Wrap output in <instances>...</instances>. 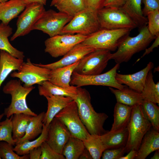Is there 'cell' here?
<instances>
[{
  "label": "cell",
  "instance_id": "6da1fadb",
  "mask_svg": "<svg viewBox=\"0 0 159 159\" xmlns=\"http://www.w3.org/2000/svg\"><path fill=\"white\" fill-rule=\"evenodd\" d=\"M76 102L80 119L90 134L102 135L107 132L103 125L108 116L105 113H98L91 103L88 91L82 87H77V95L74 100Z\"/></svg>",
  "mask_w": 159,
  "mask_h": 159
},
{
  "label": "cell",
  "instance_id": "7a4b0ae2",
  "mask_svg": "<svg viewBox=\"0 0 159 159\" xmlns=\"http://www.w3.org/2000/svg\"><path fill=\"white\" fill-rule=\"evenodd\" d=\"M136 36L128 35L125 37L118 45L117 50L112 53L111 59L117 64L127 62L135 54L145 50L155 37L149 32L146 26L140 29Z\"/></svg>",
  "mask_w": 159,
  "mask_h": 159
},
{
  "label": "cell",
  "instance_id": "3957f363",
  "mask_svg": "<svg viewBox=\"0 0 159 159\" xmlns=\"http://www.w3.org/2000/svg\"><path fill=\"white\" fill-rule=\"evenodd\" d=\"M34 88L33 86H22L19 80H11L8 81L3 87V91L4 93L11 95V102L9 105L4 110V115L7 118L14 114L19 113L32 116L37 115L28 107L26 102V97Z\"/></svg>",
  "mask_w": 159,
  "mask_h": 159
},
{
  "label": "cell",
  "instance_id": "277c9868",
  "mask_svg": "<svg viewBox=\"0 0 159 159\" xmlns=\"http://www.w3.org/2000/svg\"><path fill=\"white\" fill-rule=\"evenodd\" d=\"M131 30L127 29H100L87 37L81 42L95 50L115 51L122 40L129 34Z\"/></svg>",
  "mask_w": 159,
  "mask_h": 159
},
{
  "label": "cell",
  "instance_id": "5b68a950",
  "mask_svg": "<svg viewBox=\"0 0 159 159\" xmlns=\"http://www.w3.org/2000/svg\"><path fill=\"white\" fill-rule=\"evenodd\" d=\"M127 127L128 134L125 150V153H127L132 150H138L144 135L152 127L143 114L141 105L133 107Z\"/></svg>",
  "mask_w": 159,
  "mask_h": 159
},
{
  "label": "cell",
  "instance_id": "8992f818",
  "mask_svg": "<svg viewBox=\"0 0 159 159\" xmlns=\"http://www.w3.org/2000/svg\"><path fill=\"white\" fill-rule=\"evenodd\" d=\"M97 12L87 9L78 13L64 27L61 34H77L87 36L100 29Z\"/></svg>",
  "mask_w": 159,
  "mask_h": 159
},
{
  "label": "cell",
  "instance_id": "52a82bcc",
  "mask_svg": "<svg viewBox=\"0 0 159 159\" xmlns=\"http://www.w3.org/2000/svg\"><path fill=\"white\" fill-rule=\"evenodd\" d=\"M97 13L101 29H127L131 30L137 27L135 23L121 8L103 7Z\"/></svg>",
  "mask_w": 159,
  "mask_h": 159
},
{
  "label": "cell",
  "instance_id": "ba28073f",
  "mask_svg": "<svg viewBox=\"0 0 159 159\" xmlns=\"http://www.w3.org/2000/svg\"><path fill=\"white\" fill-rule=\"evenodd\" d=\"M112 53L109 50L96 49L87 54L79 62L74 72L82 75L100 74L106 67Z\"/></svg>",
  "mask_w": 159,
  "mask_h": 159
},
{
  "label": "cell",
  "instance_id": "9c48e42d",
  "mask_svg": "<svg viewBox=\"0 0 159 159\" xmlns=\"http://www.w3.org/2000/svg\"><path fill=\"white\" fill-rule=\"evenodd\" d=\"M72 18L66 13L52 9L45 10L34 25L32 30L42 31L50 37L61 34L64 27Z\"/></svg>",
  "mask_w": 159,
  "mask_h": 159
},
{
  "label": "cell",
  "instance_id": "30bf717a",
  "mask_svg": "<svg viewBox=\"0 0 159 159\" xmlns=\"http://www.w3.org/2000/svg\"><path fill=\"white\" fill-rule=\"evenodd\" d=\"M120 66V64L116 63L108 71L97 75H82L74 72L71 76L70 85L77 87L88 85H101L121 89L125 85L119 83L115 78L117 71Z\"/></svg>",
  "mask_w": 159,
  "mask_h": 159
},
{
  "label": "cell",
  "instance_id": "8fae6325",
  "mask_svg": "<svg viewBox=\"0 0 159 159\" xmlns=\"http://www.w3.org/2000/svg\"><path fill=\"white\" fill-rule=\"evenodd\" d=\"M67 127L71 136L85 140L90 134L79 115L76 102L73 100L55 117Z\"/></svg>",
  "mask_w": 159,
  "mask_h": 159
},
{
  "label": "cell",
  "instance_id": "7c38bea8",
  "mask_svg": "<svg viewBox=\"0 0 159 159\" xmlns=\"http://www.w3.org/2000/svg\"><path fill=\"white\" fill-rule=\"evenodd\" d=\"M87 37L77 34H64L49 37L44 42L45 52L54 58L63 56Z\"/></svg>",
  "mask_w": 159,
  "mask_h": 159
},
{
  "label": "cell",
  "instance_id": "4fadbf2b",
  "mask_svg": "<svg viewBox=\"0 0 159 159\" xmlns=\"http://www.w3.org/2000/svg\"><path fill=\"white\" fill-rule=\"evenodd\" d=\"M51 70L32 63L30 59L22 63L19 69L10 74V76L17 78L24 82L23 86L30 87L35 84L39 85L44 81H49Z\"/></svg>",
  "mask_w": 159,
  "mask_h": 159
},
{
  "label": "cell",
  "instance_id": "5bb4252c",
  "mask_svg": "<svg viewBox=\"0 0 159 159\" xmlns=\"http://www.w3.org/2000/svg\"><path fill=\"white\" fill-rule=\"evenodd\" d=\"M45 10L44 5L37 2L27 4L18 16L16 29L11 38V41H13L18 37L29 33Z\"/></svg>",
  "mask_w": 159,
  "mask_h": 159
},
{
  "label": "cell",
  "instance_id": "9a60e30c",
  "mask_svg": "<svg viewBox=\"0 0 159 159\" xmlns=\"http://www.w3.org/2000/svg\"><path fill=\"white\" fill-rule=\"evenodd\" d=\"M71 136L65 126L54 117L48 126L46 141L54 151L62 154L64 146Z\"/></svg>",
  "mask_w": 159,
  "mask_h": 159
},
{
  "label": "cell",
  "instance_id": "2e32d148",
  "mask_svg": "<svg viewBox=\"0 0 159 159\" xmlns=\"http://www.w3.org/2000/svg\"><path fill=\"white\" fill-rule=\"evenodd\" d=\"M95 49L81 43L75 46L71 50L63 56L59 60L52 63L36 65L52 70L69 65L79 61L85 55Z\"/></svg>",
  "mask_w": 159,
  "mask_h": 159
},
{
  "label": "cell",
  "instance_id": "e0dca14e",
  "mask_svg": "<svg viewBox=\"0 0 159 159\" xmlns=\"http://www.w3.org/2000/svg\"><path fill=\"white\" fill-rule=\"evenodd\" d=\"M154 67L153 63L150 62L145 68L138 72L127 74L117 73L115 78L120 84H125L131 89L141 93L144 86L147 75Z\"/></svg>",
  "mask_w": 159,
  "mask_h": 159
},
{
  "label": "cell",
  "instance_id": "ac0fdd59",
  "mask_svg": "<svg viewBox=\"0 0 159 159\" xmlns=\"http://www.w3.org/2000/svg\"><path fill=\"white\" fill-rule=\"evenodd\" d=\"M45 97L48 107L43 122L46 126L48 127L56 115L74 99L70 97L60 95H51Z\"/></svg>",
  "mask_w": 159,
  "mask_h": 159
},
{
  "label": "cell",
  "instance_id": "d6986e66",
  "mask_svg": "<svg viewBox=\"0 0 159 159\" xmlns=\"http://www.w3.org/2000/svg\"><path fill=\"white\" fill-rule=\"evenodd\" d=\"M159 131L152 127L143 138L135 159H145L152 152L159 149Z\"/></svg>",
  "mask_w": 159,
  "mask_h": 159
},
{
  "label": "cell",
  "instance_id": "ffe728a7",
  "mask_svg": "<svg viewBox=\"0 0 159 159\" xmlns=\"http://www.w3.org/2000/svg\"><path fill=\"white\" fill-rule=\"evenodd\" d=\"M26 5L24 0H9L0 4V20L3 24L8 25L23 11Z\"/></svg>",
  "mask_w": 159,
  "mask_h": 159
},
{
  "label": "cell",
  "instance_id": "44dd1931",
  "mask_svg": "<svg viewBox=\"0 0 159 159\" xmlns=\"http://www.w3.org/2000/svg\"><path fill=\"white\" fill-rule=\"evenodd\" d=\"M76 87L70 85L67 87L55 85L49 81L43 82L38 85L39 94L44 97L51 95H60L70 97L74 100L77 95Z\"/></svg>",
  "mask_w": 159,
  "mask_h": 159
},
{
  "label": "cell",
  "instance_id": "7402d4cb",
  "mask_svg": "<svg viewBox=\"0 0 159 159\" xmlns=\"http://www.w3.org/2000/svg\"><path fill=\"white\" fill-rule=\"evenodd\" d=\"M23 59L13 56L4 50L0 51V88L2 83L13 71H19Z\"/></svg>",
  "mask_w": 159,
  "mask_h": 159
},
{
  "label": "cell",
  "instance_id": "603a6c76",
  "mask_svg": "<svg viewBox=\"0 0 159 159\" xmlns=\"http://www.w3.org/2000/svg\"><path fill=\"white\" fill-rule=\"evenodd\" d=\"M142 0H127L121 9L135 23L139 29L147 26V18L143 14L141 4Z\"/></svg>",
  "mask_w": 159,
  "mask_h": 159
},
{
  "label": "cell",
  "instance_id": "cb8c5ba5",
  "mask_svg": "<svg viewBox=\"0 0 159 159\" xmlns=\"http://www.w3.org/2000/svg\"><path fill=\"white\" fill-rule=\"evenodd\" d=\"M110 91L115 96L117 102L129 106L141 105L143 99L141 93L129 88L126 85L121 89L109 87Z\"/></svg>",
  "mask_w": 159,
  "mask_h": 159
},
{
  "label": "cell",
  "instance_id": "d4e9b609",
  "mask_svg": "<svg viewBox=\"0 0 159 159\" xmlns=\"http://www.w3.org/2000/svg\"><path fill=\"white\" fill-rule=\"evenodd\" d=\"M128 134L127 127L116 131H108L100 135V138L106 150L125 147L127 141Z\"/></svg>",
  "mask_w": 159,
  "mask_h": 159
},
{
  "label": "cell",
  "instance_id": "484cf974",
  "mask_svg": "<svg viewBox=\"0 0 159 159\" xmlns=\"http://www.w3.org/2000/svg\"><path fill=\"white\" fill-rule=\"evenodd\" d=\"M133 107L117 102L114 107V122L110 131H118L127 127L130 119Z\"/></svg>",
  "mask_w": 159,
  "mask_h": 159
},
{
  "label": "cell",
  "instance_id": "4316f807",
  "mask_svg": "<svg viewBox=\"0 0 159 159\" xmlns=\"http://www.w3.org/2000/svg\"><path fill=\"white\" fill-rule=\"evenodd\" d=\"M78 62L51 70L49 81L58 86L64 87L69 86L72 74Z\"/></svg>",
  "mask_w": 159,
  "mask_h": 159
},
{
  "label": "cell",
  "instance_id": "83f0119b",
  "mask_svg": "<svg viewBox=\"0 0 159 159\" xmlns=\"http://www.w3.org/2000/svg\"><path fill=\"white\" fill-rule=\"evenodd\" d=\"M50 6L73 17L87 9L83 0H52Z\"/></svg>",
  "mask_w": 159,
  "mask_h": 159
},
{
  "label": "cell",
  "instance_id": "f1b7e54d",
  "mask_svg": "<svg viewBox=\"0 0 159 159\" xmlns=\"http://www.w3.org/2000/svg\"><path fill=\"white\" fill-rule=\"evenodd\" d=\"M13 29L9 25L0 24V50L9 53L17 58L24 59V52L14 47L10 44L8 37L12 34Z\"/></svg>",
  "mask_w": 159,
  "mask_h": 159
},
{
  "label": "cell",
  "instance_id": "f546056e",
  "mask_svg": "<svg viewBox=\"0 0 159 159\" xmlns=\"http://www.w3.org/2000/svg\"><path fill=\"white\" fill-rule=\"evenodd\" d=\"M32 116L23 113L15 114L12 115V137L16 143L24 135Z\"/></svg>",
  "mask_w": 159,
  "mask_h": 159
},
{
  "label": "cell",
  "instance_id": "4dcf8cb0",
  "mask_svg": "<svg viewBox=\"0 0 159 159\" xmlns=\"http://www.w3.org/2000/svg\"><path fill=\"white\" fill-rule=\"evenodd\" d=\"M45 113L43 112L38 115L32 116L24 135L16 142V144L25 141L33 140L41 134L43 130V120Z\"/></svg>",
  "mask_w": 159,
  "mask_h": 159
},
{
  "label": "cell",
  "instance_id": "1f68e13d",
  "mask_svg": "<svg viewBox=\"0 0 159 159\" xmlns=\"http://www.w3.org/2000/svg\"><path fill=\"white\" fill-rule=\"evenodd\" d=\"M144 100L159 103V82H154L152 70L148 72L141 93Z\"/></svg>",
  "mask_w": 159,
  "mask_h": 159
},
{
  "label": "cell",
  "instance_id": "d6a6232c",
  "mask_svg": "<svg viewBox=\"0 0 159 159\" xmlns=\"http://www.w3.org/2000/svg\"><path fill=\"white\" fill-rule=\"evenodd\" d=\"M48 128V127L43 124L42 131L39 137L31 141H25L16 144L15 147L13 148L14 151L20 155L28 154L30 150L40 146L44 142L46 141Z\"/></svg>",
  "mask_w": 159,
  "mask_h": 159
},
{
  "label": "cell",
  "instance_id": "836d02e7",
  "mask_svg": "<svg viewBox=\"0 0 159 159\" xmlns=\"http://www.w3.org/2000/svg\"><path fill=\"white\" fill-rule=\"evenodd\" d=\"M85 148L82 140L71 136L64 146L62 154L66 159H78Z\"/></svg>",
  "mask_w": 159,
  "mask_h": 159
},
{
  "label": "cell",
  "instance_id": "e575fe53",
  "mask_svg": "<svg viewBox=\"0 0 159 159\" xmlns=\"http://www.w3.org/2000/svg\"><path fill=\"white\" fill-rule=\"evenodd\" d=\"M85 147L89 151L93 159H100L105 150L100 135L89 134L83 141Z\"/></svg>",
  "mask_w": 159,
  "mask_h": 159
},
{
  "label": "cell",
  "instance_id": "d590c367",
  "mask_svg": "<svg viewBox=\"0 0 159 159\" xmlns=\"http://www.w3.org/2000/svg\"><path fill=\"white\" fill-rule=\"evenodd\" d=\"M141 106L143 114L152 127L159 131V106L155 103L145 100H143Z\"/></svg>",
  "mask_w": 159,
  "mask_h": 159
},
{
  "label": "cell",
  "instance_id": "8d00e7d4",
  "mask_svg": "<svg viewBox=\"0 0 159 159\" xmlns=\"http://www.w3.org/2000/svg\"><path fill=\"white\" fill-rule=\"evenodd\" d=\"M12 115L4 121L0 122V142L5 141L12 146L16 144L12 137Z\"/></svg>",
  "mask_w": 159,
  "mask_h": 159
},
{
  "label": "cell",
  "instance_id": "74e56055",
  "mask_svg": "<svg viewBox=\"0 0 159 159\" xmlns=\"http://www.w3.org/2000/svg\"><path fill=\"white\" fill-rule=\"evenodd\" d=\"M13 146L5 141L0 142V155L3 159H28V154L20 155L15 153Z\"/></svg>",
  "mask_w": 159,
  "mask_h": 159
},
{
  "label": "cell",
  "instance_id": "f35d334b",
  "mask_svg": "<svg viewBox=\"0 0 159 159\" xmlns=\"http://www.w3.org/2000/svg\"><path fill=\"white\" fill-rule=\"evenodd\" d=\"M148 29L150 33L156 37L159 35V9L148 13Z\"/></svg>",
  "mask_w": 159,
  "mask_h": 159
},
{
  "label": "cell",
  "instance_id": "ab89813d",
  "mask_svg": "<svg viewBox=\"0 0 159 159\" xmlns=\"http://www.w3.org/2000/svg\"><path fill=\"white\" fill-rule=\"evenodd\" d=\"M40 147L42 154L40 159H65L62 154L54 151L46 141L44 142Z\"/></svg>",
  "mask_w": 159,
  "mask_h": 159
},
{
  "label": "cell",
  "instance_id": "60d3db41",
  "mask_svg": "<svg viewBox=\"0 0 159 159\" xmlns=\"http://www.w3.org/2000/svg\"><path fill=\"white\" fill-rule=\"evenodd\" d=\"M125 153V147L107 149L103 152L101 158L102 159H120Z\"/></svg>",
  "mask_w": 159,
  "mask_h": 159
},
{
  "label": "cell",
  "instance_id": "b9f144b4",
  "mask_svg": "<svg viewBox=\"0 0 159 159\" xmlns=\"http://www.w3.org/2000/svg\"><path fill=\"white\" fill-rule=\"evenodd\" d=\"M144 7L142 10L144 16L146 17L148 12L159 9V0H142Z\"/></svg>",
  "mask_w": 159,
  "mask_h": 159
},
{
  "label": "cell",
  "instance_id": "7bdbcfd3",
  "mask_svg": "<svg viewBox=\"0 0 159 159\" xmlns=\"http://www.w3.org/2000/svg\"><path fill=\"white\" fill-rule=\"evenodd\" d=\"M106 0H83L86 9L97 12L103 7Z\"/></svg>",
  "mask_w": 159,
  "mask_h": 159
},
{
  "label": "cell",
  "instance_id": "ee69618b",
  "mask_svg": "<svg viewBox=\"0 0 159 159\" xmlns=\"http://www.w3.org/2000/svg\"><path fill=\"white\" fill-rule=\"evenodd\" d=\"M127 0H106L103 7L120 8L123 6Z\"/></svg>",
  "mask_w": 159,
  "mask_h": 159
},
{
  "label": "cell",
  "instance_id": "f6af8a7d",
  "mask_svg": "<svg viewBox=\"0 0 159 159\" xmlns=\"http://www.w3.org/2000/svg\"><path fill=\"white\" fill-rule=\"evenodd\" d=\"M153 43L151 46L149 48H146L145 50V51L142 56L136 61V62L138 61L142 58L145 55L149 54L153 51V49L156 47H158L159 45V35L156 37Z\"/></svg>",
  "mask_w": 159,
  "mask_h": 159
},
{
  "label": "cell",
  "instance_id": "bcb514c9",
  "mask_svg": "<svg viewBox=\"0 0 159 159\" xmlns=\"http://www.w3.org/2000/svg\"><path fill=\"white\" fill-rule=\"evenodd\" d=\"M42 154L40 146L35 148L30 151L29 155L30 159H40Z\"/></svg>",
  "mask_w": 159,
  "mask_h": 159
},
{
  "label": "cell",
  "instance_id": "7dc6e473",
  "mask_svg": "<svg viewBox=\"0 0 159 159\" xmlns=\"http://www.w3.org/2000/svg\"><path fill=\"white\" fill-rule=\"evenodd\" d=\"M138 151L134 150H132L127 153L125 156H123L120 158V159H133L136 157Z\"/></svg>",
  "mask_w": 159,
  "mask_h": 159
},
{
  "label": "cell",
  "instance_id": "c3c4849f",
  "mask_svg": "<svg viewBox=\"0 0 159 159\" xmlns=\"http://www.w3.org/2000/svg\"><path fill=\"white\" fill-rule=\"evenodd\" d=\"M79 159H92V158L88 150L85 148Z\"/></svg>",
  "mask_w": 159,
  "mask_h": 159
},
{
  "label": "cell",
  "instance_id": "681fc988",
  "mask_svg": "<svg viewBox=\"0 0 159 159\" xmlns=\"http://www.w3.org/2000/svg\"><path fill=\"white\" fill-rule=\"evenodd\" d=\"M25 3L27 5L31 3L37 2L42 5L46 4L47 0H24Z\"/></svg>",
  "mask_w": 159,
  "mask_h": 159
},
{
  "label": "cell",
  "instance_id": "f907efd6",
  "mask_svg": "<svg viewBox=\"0 0 159 159\" xmlns=\"http://www.w3.org/2000/svg\"><path fill=\"white\" fill-rule=\"evenodd\" d=\"M153 155L151 159H159V150H155Z\"/></svg>",
  "mask_w": 159,
  "mask_h": 159
},
{
  "label": "cell",
  "instance_id": "816d5d0a",
  "mask_svg": "<svg viewBox=\"0 0 159 159\" xmlns=\"http://www.w3.org/2000/svg\"><path fill=\"white\" fill-rule=\"evenodd\" d=\"M4 115V113L0 114V122L1 120Z\"/></svg>",
  "mask_w": 159,
  "mask_h": 159
},
{
  "label": "cell",
  "instance_id": "f5cc1de1",
  "mask_svg": "<svg viewBox=\"0 0 159 159\" xmlns=\"http://www.w3.org/2000/svg\"><path fill=\"white\" fill-rule=\"evenodd\" d=\"M9 0H0V4H1Z\"/></svg>",
  "mask_w": 159,
  "mask_h": 159
},
{
  "label": "cell",
  "instance_id": "db71d44e",
  "mask_svg": "<svg viewBox=\"0 0 159 159\" xmlns=\"http://www.w3.org/2000/svg\"><path fill=\"white\" fill-rule=\"evenodd\" d=\"M1 159V156H0V159Z\"/></svg>",
  "mask_w": 159,
  "mask_h": 159
}]
</instances>
